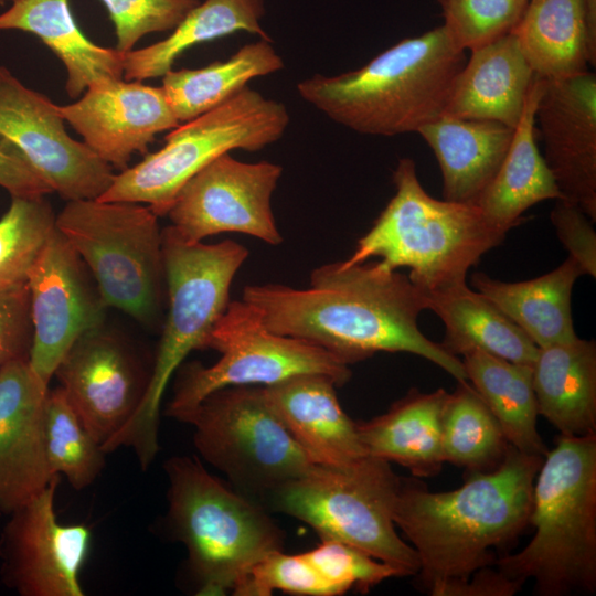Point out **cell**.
Instances as JSON below:
<instances>
[{
    "mask_svg": "<svg viewBox=\"0 0 596 596\" xmlns=\"http://www.w3.org/2000/svg\"><path fill=\"white\" fill-rule=\"evenodd\" d=\"M534 534L494 566L539 596L596 592V434L558 435L533 485Z\"/></svg>",
    "mask_w": 596,
    "mask_h": 596,
    "instance_id": "obj_4",
    "label": "cell"
},
{
    "mask_svg": "<svg viewBox=\"0 0 596 596\" xmlns=\"http://www.w3.org/2000/svg\"><path fill=\"white\" fill-rule=\"evenodd\" d=\"M281 172L274 162H243L224 153L185 182L167 216L190 241L237 232L278 245L283 238L275 223L272 195Z\"/></svg>",
    "mask_w": 596,
    "mask_h": 596,
    "instance_id": "obj_14",
    "label": "cell"
},
{
    "mask_svg": "<svg viewBox=\"0 0 596 596\" xmlns=\"http://www.w3.org/2000/svg\"><path fill=\"white\" fill-rule=\"evenodd\" d=\"M242 300L256 309L269 331L321 347L347 364L376 352H406L438 365L457 382L468 381L461 360L418 328L426 294L408 275L380 260L322 265L312 272L307 289L246 286Z\"/></svg>",
    "mask_w": 596,
    "mask_h": 596,
    "instance_id": "obj_1",
    "label": "cell"
},
{
    "mask_svg": "<svg viewBox=\"0 0 596 596\" xmlns=\"http://www.w3.org/2000/svg\"><path fill=\"white\" fill-rule=\"evenodd\" d=\"M512 33L536 77L560 79L587 71L588 38L582 0H530Z\"/></svg>",
    "mask_w": 596,
    "mask_h": 596,
    "instance_id": "obj_31",
    "label": "cell"
},
{
    "mask_svg": "<svg viewBox=\"0 0 596 596\" xmlns=\"http://www.w3.org/2000/svg\"><path fill=\"white\" fill-rule=\"evenodd\" d=\"M284 67L270 41L259 39L243 45L226 61L201 68L170 70L162 76V88L180 124L223 104L256 77Z\"/></svg>",
    "mask_w": 596,
    "mask_h": 596,
    "instance_id": "obj_33",
    "label": "cell"
},
{
    "mask_svg": "<svg viewBox=\"0 0 596 596\" xmlns=\"http://www.w3.org/2000/svg\"><path fill=\"white\" fill-rule=\"evenodd\" d=\"M511 445L479 393L469 381L458 382L448 393L441 418V449L445 462L465 473L497 469Z\"/></svg>",
    "mask_w": 596,
    "mask_h": 596,
    "instance_id": "obj_34",
    "label": "cell"
},
{
    "mask_svg": "<svg viewBox=\"0 0 596 596\" xmlns=\"http://www.w3.org/2000/svg\"><path fill=\"white\" fill-rule=\"evenodd\" d=\"M49 384L29 358L0 370V512L10 514L55 478L47 462L44 411Z\"/></svg>",
    "mask_w": 596,
    "mask_h": 596,
    "instance_id": "obj_20",
    "label": "cell"
},
{
    "mask_svg": "<svg viewBox=\"0 0 596 596\" xmlns=\"http://www.w3.org/2000/svg\"><path fill=\"white\" fill-rule=\"evenodd\" d=\"M51 204L39 198H11L0 219V286L26 281L28 273L55 231Z\"/></svg>",
    "mask_w": 596,
    "mask_h": 596,
    "instance_id": "obj_36",
    "label": "cell"
},
{
    "mask_svg": "<svg viewBox=\"0 0 596 596\" xmlns=\"http://www.w3.org/2000/svg\"><path fill=\"white\" fill-rule=\"evenodd\" d=\"M55 478L10 513L0 536L3 583L21 596H84L79 573L92 546L85 524L58 522Z\"/></svg>",
    "mask_w": 596,
    "mask_h": 596,
    "instance_id": "obj_15",
    "label": "cell"
},
{
    "mask_svg": "<svg viewBox=\"0 0 596 596\" xmlns=\"http://www.w3.org/2000/svg\"><path fill=\"white\" fill-rule=\"evenodd\" d=\"M286 106L246 86L217 107L180 124L164 146L115 174L102 201L148 204L167 215L178 192L196 172L231 150L257 151L279 140L289 124Z\"/></svg>",
    "mask_w": 596,
    "mask_h": 596,
    "instance_id": "obj_10",
    "label": "cell"
},
{
    "mask_svg": "<svg viewBox=\"0 0 596 596\" xmlns=\"http://www.w3.org/2000/svg\"><path fill=\"white\" fill-rule=\"evenodd\" d=\"M393 183L395 194L344 265L380 257L389 269L407 267L412 283L429 292L465 283L469 269L505 238L508 232L492 225L476 204L429 195L411 158L398 160Z\"/></svg>",
    "mask_w": 596,
    "mask_h": 596,
    "instance_id": "obj_6",
    "label": "cell"
},
{
    "mask_svg": "<svg viewBox=\"0 0 596 596\" xmlns=\"http://www.w3.org/2000/svg\"><path fill=\"white\" fill-rule=\"evenodd\" d=\"M510 447L494 470L465 473L450 491H429L401 478L393 521L415 550L422 588L449 596L476 571L494 566V549L511 545L530 525L533 485L543 461Z\"/></svg>",
    "mask_w": 596,
    "mask_h": 596,
    "instance_id": "obj_2",
    "label": "cell"
},
{
    "mask_svg": "<svg viewBox=\"0 0 596 596\" xmlns=\"http://www.w3.org/2000/svg\"><path fill=\"white\" fill-rule=\"evenodd\" d=\"M581 268L567 257L553 270L523 281H502L485 273L471 276L472 287L504 312L538 348L577 338L572 292Z\"/></svg>",
    "mask_w": 596,
    "mask_h": 596,
    "instance_id": "obj_28",
    "label": "cell"
},
{
    "mask_svg": "<svg viewBox=\"0 0 596 596\" xmlns=\"http://www.w3.org/2000/svg\"><path fill=\"white\" fill-rule=\"evenodd\" d=\"M31 341L26 281L0 286V370L13 360L29 358Z\"/></svg>",
    "mask_w": 596,
    "mask_h": 596,
    "instance_id": "obj_41",
    "label": "cell"
},
{
    "mask_svg": "<svg viewBox=\"0 0 596 596\" xmlns=\"http://www.w3.org/2000/svg\"><path fill=\"white\" fill-rule=\"evenodd\" d=\"M115 26L116 50L127 53L155 32L172 31L199 0H100Z\"/></svg>",
    "mask_w": 596,
    "mask_h": 596,
    "instance_id": "obj_40",
    "label": "cell"
},
{
    "mask_svg": "<svg viewBox=\"0 0 596 596\" xmlns=\"http://www.w3.org/2000/svg\"><path fill=\"white\" fill-rule=\"evenodd\" d=\"M58 111L97 157L120 171L134 153L147 155L158 134L180 125L162 87L124 78L91 84Z\"/></svg>",
    "mask_w": 596,
    "mask_h": 596,
    "instance_id": "obj_18",
    "label": "cell"
},
{
    "mask_svg": "<svg viewBox=\"0 0 596 596\" xmlns=\"http://www.w3.org/2000/svg\"><path fill=\"white\" fill-rule=\"evenodd\" d=\"M545 81V79H544ZM535 121L544 160L563 199L596 221V76L545 81Z\"/></svg>",
    "mask_w": 596,
    "mask_h": 596,
    "instance_id": "obj_19",
    "label": "cell"
},
{
    "mask_svg": "<svg viewBox=\"0 0 596 596\" xmlns=\"http://www.w3.org/2000/svg\"><path fill=\"white\" fill-rule=\"evenodd\" d=\"M544 84L535 77L508 152L476 202L485 217L505 232L520 225L523 213L534 204L563 199L535 140V111Z\"/></svg>",
    "mask_w": 596,
    "mask_h": 596,
    "instance_id": "obj_26",
    "label": "cell"
},
{
    "mask_svg": "<svg viewBox=\"0 0 596 596\" xmlns=\"http://www.w3.org/2000/svg\"><path fill=\"white\" fill-rule=\"evenodd\" d=\"M26 286L32 326L29 363L50 384L72 344L102 327L106 307L83 260L56 226L31 266Z\"/></svg>",
    "mask_w": 596,
    "mask_h": 596,
    "instance_id": "obj_16",
    "label": "cell"
},
{
    "mask_svg": "<svg viewBox=\"0 0 596 596\" xmlns=\"http://www.w3.org/2000/svg\"><path fill=\"white\" fill-rule=\"evenodd\" d=\"M0 137L66 201L100 198L115 178L113 167L72 138L58 105L0 65Z\"/></svg>",
    "mask_w": 596,
    "mask_h": 596,
    "instance_id": "obj_13",
    "label": "cell"
},
{
    "mask_svg": "<svg viewBox=\"0 0 596 596\" xmlns=\"http://www.w3.org/2000/svg\"><path fill=\"white\" fill-rule=\"evenodd\" d=\"M45 451L53 475L75 490L91 486L105 467L102 445L91 435L62 389L49 390L44 411Z\"/></svg>",
    "mask_w": 596,
    "mask_h": 596,
    "instance_id": "obj_35",
    "label": "cell"
},
{
    "mask_svg": "<svg viewBox=\"0 0 596 596\" xmlns=\"http://www.w3.org/2000/svg\"><path fill=\"white\" fill-rule=\"evenodd\" d=\"M14 0H0V6H3L6 2H13Z\"/></svg>",
    "mask_w": 596,
    "mask_h": 596,
    "instance_id": "obj_46",
    "label": "cell"
},
{
    "mask_svg": "<svg viewBox=\"0 0 596 596\" xmlns=\"http://www.w3.org/2000/svg\"><path fill=\"white\" fill-rule=\"evenodd\" d=\"M539 415L561 435L596 434V343L576 338L539 348L532 364Z\"/></svg>",
    "mask_w": 596,
    "mask_h": 596,
    "instance_id": "obj_27",
    "label": "cell"
},
{
    "mask_svg": "<svg viewBox=\"0 0 596 596\" xmlns=\"http://www.w3.org/2000/svg\"><path fill=\"white\" fill-rule=\"evenodd\" d=\"M530 0H439L444 28L462 51L505 34L520 22Z\"/></svg>",
    "mask_w": 596,
    "mask_h": 596,
    "instance_id": "obj_37",
    "label": "cell"
},
{
    "mask_svg": "<svg viewBox=\"0 0 596 596\" xmlns=\"http://www.w3.org/2000/svg\"><path fill=\"white\" fill-rule=\"evenodd\" d=\"M523 584L507 577L497 567H482L466 582L455 587L449 596H512Z\"/></svg>",
    "mask_w": 596,
    "mask_h": 596,
    "instance_id": "obj_44",
    "label": "cell"
},
{
    "mask_svg": "<svg viewBox=\"0 0 596 596\" xmlns=\"http://www.w3.org/2000/svg\"><path fill=\"white\" fill-rule=\"evenodd\" d=\"M205 349L221 353L212 365L191 362L178 369L166 414L179 422L211 393L230 386H267L304 373L330 376L338 386L351 379L349 364L310 342L269 331L244 300L231 301Z\"/></svg>",
    "mask_w": 596,
    "mask_h": 596,
    "instance_id": "obj_11",
    "label": "cell"
},
{
    "mask_svg": "<svg viewBox=\"0 0 596 596\" xmlns=\"http://www.w3.org/2000/svg\"><path fill=\"white\" fill-rule=\"evenodd\" d=\"M465 51L444 25L403 39L368 64L347 73L315 74L297 84L300 97L356 132H417L441 117Z\"/></svg>",
    "mask_w": 596,
    "mask_h": 596,
    "instance_id": "obj_3",
    "label": "cell"
},
{
    "mask_svg": "<svg viewBox=\"0 0 596 596\" xmlns=\"http://www.w3.org/2000/svg\"><path fill=\"white\" fill-rule=\"evenodd\" d=\"M304 554L336 595L350 589L365 593L387 578L402 576L393 566L337 540H321L319 545Z\"/></svg>",
    "mask_w": 596,
    "mask_h": 596,
    "instance_id": "obj_39",
    "label": "cell"
},
{
    "mask_svg": "<svg viewBox=\"0 0 596 596\" xmlns=\"http://www.w3.org/2000/svg\"><path fill=\"white\" fill-rule=\"evenodd\" d=\"M265 12V0H204L164 40L124 53V79L163 76L187 50L238 31L272 42L260 25Z\"/></svg>",
    "mask_w": 596,
    "mask_h": 596,
    "instance_id": "obj_30",
    "label": "cell"
},
{
    "mask_svg": "<svg viewBox=\"0 0 596 596\" xmlns=\"http://www.w3.org/2000/svg\"><path fill=\"white\" fill-rule=\"evenodd\" d=\"M168 312L143 397L106 453L130 447L142 470L159 451V418L170 380L193 350H204L230 305L234 276L248 256L242 244H204L183 237L172 225L162 230Z\"/></svg>",
    "mask_w": 596,
    "mask_h": 596,
    "instance_id": "obj_5",
    "label": "cell"
},
{
    "mask_svg": "<svg viewBox=\"0 0 596 596\" xmlns=\"http://www.w3.org/2000/svg\"><path fill=\"white\" fill-rule=\"evenodd\" d=\"M586 18L589 64L596 65V0H582Z\"/></svg>",
    "mask_w": 596,
    "mask_h": 596,
    "instance_id": "obj_45",
    "label": "cell"
},
{
    "mask_svg": "<svg viewBox=\"0 0 596 596\" xmlns=\"http://www.w3.org/2000/svg\"><path fill=\"white\" fill-rule=\"evenodd\" d=\"M53 376L103 450L132 418L149 381L128 347L103 327L82 334Z\"/></svg>",
    "mask_w": 596,
    "mask_h": 596,
    "instance_id": "obj_17",
    "label": "cell"
},
{
    "mask_svg": "<svg viewBox=\"0 0 596 596\" xmlns=\"http://www.w3.org/2000/svg\"><path fill=\"white\" fill-rule=\"evenodd\" d=\"M36 35L65 66V91L79 97L93 83L124 78V54L91 41L78 28L68 0H14L0 14V31Z\"/></svg>",
    "mask_w": 596,
    "mask_h": 596,
    "instance_id": "obj_25",
    "label": "cell"
},
{
    "mask_svg": "<svg viewBox=\"0 0 596 596\" xmlns=\"http://www.w3.org/2000/svg\"><path fill=\"white\" fill-rule=\"evenodd\" d=\"M467 380L497 418L508 443L521 453L544 457L547 447L538 429L532 365L470 350L461 355Z\"/></svg>",
    "mask_w": 596,
    "mask_h": 596,
    "instance_id": "obj_32",
    "label": "cell"
},
{
    "mask_svg": "<svg viewBox=\"0 0 596 596\" xmlns=\"http://www.w3.org/2000/svg\"><path fill=\"white\" fill-rule=\"evenodd\" d=\"M551 222L564 248L581 268L582 275L596 277V233L593 222L574 203L555 200Z\"/></svg>",
    "mask_w": 596,
    "mask_h": 596,
    "instance_id": "obj_42",
    "label": "cell"
},
{
    "mask_svg": "<svg viewBox=\"0 0 596 596\" xmlns=\"http://www.w3.org/2000/svg\"><path fill=\"white\" fill-rule=\"evenodd\" d=\"M274 590L305 596H337L304 553L290 555L275 550L256 563L233 588L237 596H269Z\"/></svg>",
    "mask_w": 596,
    "mask_h": 596,
    "instance_id": "obj_38",
    "label": "cell"
},
{
    "mask_svg": "<svg viewBox=\"0 0 596 596\" xmlns=\"http://www.w3.org/2000/svg\"><path fill=\"white\" fill-rule=\"evenodd\" d=\"M182 423L193 427L200 456L238 492L259 503L313 466L269 407L259 385L217 390Z\"/></svg>",
    "mask_w": 596,
    "mask_h": 596,
    "instance_id": "obj_12",
    "label": "cell"
},
{
    "mask_svg": "<svg viewBox=\"0 0 596 596\" xmlns=\"http://www.w3.org/2000/svg\"><path fill=\"white\" fill-rule=\"evenodd\" d=\"M0 187L11 198H39L52 193L20 151L0 137Z\"/></svg>",
    "mask_w": 596,
    "mask_h": 596,
    "instance_id": "obj_43",
    "label": "cell"
},
{
    "mask_svg": "<svg viewBox=\"0 0 596 596\" xmlns=\"http://www.w3.org/2000/svg\"><path fill=\"white\" fill-rule=\"evenodd\" d=\"M337 386L318 373L263 386L269 407L313 465L338 466L366 456L356 422L338 401Z\"/></svg>",
    "mask_w": 596,
    "mask_h": 596,
    "instance_id": "obj_21",
    "label": "cell"
},
{
    "mask_svg": "<svg viewBox=\"0 0 596 596\" xmlns=\"http://www.w3.org/2000/svg\"><path fill=\"white\" fill-rule=\"evenodd\" d=\"M400 486L389 461L366 455L338 466L313 465L270 491L262 503L305 522L321 540L341 541L402 576H415L417 554L393 521Z\"/></svg>",
    "mask_w": 596,
    "mask_h": 596,
    "instance_id": "obj_8",
    "label": "cell"
},
{
    "mask_svg": "<svg viewBox=\"0 0 596 596\" xmlns=\"http://www.w3.org/2000/svg\"><path fill=\"white\" fill-rule=\"evenodd\" d=\"M55 226L92 273L106 308L147 326L159 320L166 288L162 230L149 206L67 201Z\"/></svg>",
    "mask_w": 596,
    "mask_h": 596,
    "instance_id": "obj_9",
    "label": "cell"
},
{
    "mask_svg": "<svg viewBox=\"0 0 596 596\" xmlns=\"http://www.w3.org/2000/svg\"><path fill=\"white\" fill-rule=\"evenodd\" d=\"M164 471L168 526L187 549L198 595L232 592L254 563L283 550L284 534L266 508L226 487L199 459L173 456Z\"/></svg>",
    "mask_w": 596,
    "mask_h": 596,
    "instance_id": "obj_7",
    "label": "cell"
},
{
    "mask_svg": "<svg viewBox=\"0 0 596 596\" xmlns=\"http://www.w3.org/2000/svg\"><path fill=\"white\" fill-rule=\"evenodd\" d=\"M514 128L498 121L443 115L417 134L434 152L444 200L476 204L497 174Z\"/></svg>",
    "mask_w": 596,
    "mask_h": 596,
    "instance_id": "obj_23",
    "label": "cell"
},
{
    "mask_svg": "<svg viewBox=\"0 0 596 596\" xmlns=\"http://www.w3.org/2000/svg\"><path fill=\"white\" fill-rule=\"evenodd\" d=\"M427 309L445 324L440 344L453 355L480 350L508 361L532 365L539 348L491 300L467 283L425 292Z\"/></svg>",
    "mask_w": 596,
    "mask_h": 596,
    "instance_id": "obj_29",
    "label": "cell"
},
{
    "mask_svg": "<svg viewBox=\"0 0 596 596\" xmlns=\"http://www.w3.org/2000/svg\"><path fill=\"white\" fill-rule=\"evenodd\" d=\"M448 392L429 393L413 387L382 415L356 423L368 456L395 462L413 477H434L445 464L441 418Z\"/></svg>",
    "mask_w": 596,
    "mask_h": 596,
    "instance_id": "obj_24",
    "label": "cell"
},
{
    "mask_svg": "<svg viewBox=\"0 0 596 596\" xmlns=\"http://www.w3.org/2000/svg\"><path fill=\"white\" fill-rule=\"evenodd\" d=\"M454 82L444 115L515 128L535 75L511 32L470 51Z\"/></svg>",
    "mask_w": 596,
    "mask_h": 596,
    "instance_id": "obj_22",
    "label": "cell"
}]
</instances>
